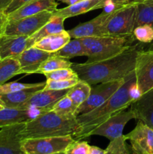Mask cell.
Listing matches in <instances>:
<instances>
[{
    "mask_svg": "<svg viewBox=\"0 0 153 154\" xmlns=\"http://www.w3.org/2000/svg\"><path fill=\"white\" fill-rule=\"evenodd\" d=\"M133 119H135V114L131 109L120 111L97 126L90 133L89 137L92 135H100L108 138L110 141H112L123 135L124 126Z\"/></svg>",
    "mask_w": 153,
    "mask_h": 154,
    "instance_id": "9",
    "label": "cell"
},
{
    "mask_svg": "<svg viewBox=\"0 0 153 154\" xmlns=\"http://www.w3.org/2000/svg\"><path fill=\"white\" fill-rule=\"evenodd\" d=\"M25 125L26 122L0 129V154H26L22 150Z\"/></svg>",
    "mask_w": 153,
    "mask_h": 154,
    "instance_id": "10",
    "label": "cell"
},
{
    "mask_svg": "<svg viewBox=\"0 0 153 154\" xmlns=\"http://www.w3.org/2000/svg\"><path fill=\"white\" fill-rule=\"evenodd\" d=\"M91 85L88 83L82 80H79L74 87L69 89L67 96L71 99L74 105L77 108L88 99L91 92Z\"/></svg>",
    "mask_w": 153,
    "mask_h": 154,
    "instance_id": "26",
    "label": "cell"
},
{
    "mask_svg": "<svg viewBox=\"0 0 153 154\" xmlns=\"http://www.w3.org/2000/svg\"><path fill=\"white\" fill-rule=\"evenodd\" d=\"M134 71L138 90L142 95L153 87V50L140 51Z\"/></svg>",
    "mask_w": 153,
    "mask_h": 154,
    "instance_id": "12",
    "label": "cell"
},
{
    "mask_svg": "<svg viewBox=\"0 0 153 154\" xmlns=\"http://www.w3.org/2000/svg\"><path fill=\"white\" fill-rule=\"evenodd\" d=\"M55 54L67 60L75 57L87 56L86 50L80 38H74L73 40H70L63 48L56 52Z\"/></svg>",
    "mask_w": 153,
    "mask_h": 154,
    "instance_id": "25",
    "label": "cell"
},
{
    "mask_svg": "<svg viewBox=\"0 0 153 154\" xmlns=\"http://www.w3.org/2000/svg\"><path fill=\"white\" fill-rule=\"evenodd\" d=\"M17 75H20V65L17 59H0V85Z\"/></svg>",
    "mask_w": 153,
    "mask_h": 154,
    "instance_id": "24",
    "label": "cell"
},
{
    "mask_svg": "<svg viewBox=\"0 0 153 154\" xmlns=\"http://www.w3.org/2000/svg\"><path fill=\"white\" fill-rule=\"evenodd\" d=\"M34 110L4 108L0 110V129L9 125L25 123L35 117Z\"/></svg>",
    "mask_w": 153,
    "mask_h": 154,
    "instance_id": "20",
    "label": "cell"
},
{
    "mask_svg": "<svg viewBox=\"0 0 153 154\" xmlns=\"http://www.w3.org/2000/svg\"><path fill=\"white\" fill-rule=\"evenodd\" d=\"M54 54L34 46L28 48L16 58L20 65V74L37 73L40 65Z\"/></svg>",
    "mask_w": 153,
    "mask_h": 154,
    "instance_id": "16",
    "label": "cell"
},
{
    "mask_svg": "<svg viewBox=\"0 0 153 154\" xmlns=\"http://www.w3.org/2000/svg\"><path fill=\"white\" fill-rule=\"evenodd\" d=\"M136 5H131L113 9L106 26L108 35L115 36L133 35L136 20Z\"/></svg>",
    "mask_w": 153,
    "mask_h": 154,
    "instance_id": "6",
    "label": "cell"
},
{
    "mask_svg": "<svg viewBox=\"0 0 153 154\" xmlns=\"http://www.w3.org/2000/svg\"><path fill=\"white\" fill-rule=\"evenodd\" d=\"M11 2L12 0H0V11H5Z\"/></svg>",
    "mask_w": 153,
    "mask_h": 154,
    "instance_id": "40",
    "label": "cell"
},
{
    "mask_svg": "<svg viewBox=\"0 0 153 154\" xmlns=\"http://www.w3.org/2000/svg\"><path fill=\"white\" fill-rule=\"evenodd\" d=\"M124 81V78L95 84L96 86L91 88L88 99L76 108L75 112L76 117L90 112L100 106L122 85Z\"/></svg>",
    "mask_w": 153,
    "mask_h": 154,
    "instance_id": "7",
    "label": "cell"
},
{
    "mask_svg": "<svg viewBox=\"0 0 153 154\" xmlns=\"http://www.w3.org/2000/svg\"><path fill=\"white\" fill-rule=\"evenodd\" d=\"M58 1L62 2L63 3H65L68 5H74L75 3L82 1V0H58Z\"/></svg>",
    "mask_w": 153,
    "mask_h": 154,
    "instance_id": "41",
    "label": "cell"
},
{
    "mask_svg": "<svg viewBox=\"0 0 153 154\" xmlns=\"http://www.w3.org/2000/svg\"><path fill=\"white\" fill-rule=\"evenodd\" d=\"M76 110V107L74 105L71 99L66 94L56 102L50 111L61 116H65V117L75 116L76 117L75 115Z\"/></svg>",
    "mask_w": 153,
    "mask_h": 154,
    "instance_id": "29",
    "label": "cell"
},
{
    "mask_svg": "<svg viewBox=\"0 0 153 154\" xmlns=\"http://www.w3.org/2000/svg\"><path fill=\"white\" fill-rule=\"evenodd\" d=\"M32 46L29 36L0 35V59H16L23 51Z\"/></svg>",
    "mask_w": 153,
    "mask_h": 154,
    "instance_id": "15",
    "label": "cell"
},
{
    "mask_svg": "<svg viewBox=\"0 0 153 154\" xmlns=\"http://www.w3.org/2000/svg\"><path fill=\"white\" fill-rule=\"evenodd\" d=\"M138 45H132L118 55L91 63H73L71 69L80 80L95 85L100 83L122 79L134 71L138 54Z\"/></svg>",
    "mask_w": 153,
    "mask_h": 154,
    "instance_id": "2",
    "label": "cell"
},
{
    "mask_svg": "<svg viewBox=\"0 0 153 154\" xmlns=\"http://www.w3.org/2000/svg\"><path fill=\"white\" fill-rule=\"evenodd\" d=\"M124 137L130 141L134 154H153V129L142 122L139 120L136 127Z\"/></svg>",
    "mask_w": 153,
    "mask_h": 154,
    "instance_id": "14",
    "label": "cell"
},
{
    "mask_svg": "<svg viewBox=\"0 0 153 154\" xmlns=\"http://www.w3.org/2000/svg\"><path fill=\"white\" fill-rule=\"evenodd\" d=\"M58 5L56 0H32L20 7L14 11L8 14V20H19L46 11L53 12L57 9Z\"/></svg>",
    "mask_w": 153,
    "mask_h": 154,
    "instance_id": "17",
    "label": "cell"
},
{
    "mask_svg": "<svg viewBox=\"0 0 153 154\" xmlns=\"http://www.w3.org/2000/svg\"><path fill=\"white\" fill-rule=\"evenodd\" d=\"M46 81L41 82L40 85L31 88L24 89L14 93H8L5 95H1L0 99L5 105V108H18L22 104L26 102L31 96H32L36 92L41 90L44 88Z\"/></svg>",
    "mask_w": 153,
    "mask_h": 154,
    "instance_id": "21",
    "label": "cell"
},
{
    "mask_svg": "<svg viewBox=\"0 0 153 154\" xmlns=\"http://www.w3.org/2000/svg\"><path fill=\"white\" fill-rule=\"evenodd\" d=\"M64 20L65 19L62 17L52 15V17L50 19V20L45 25H44L38 31L36 32L34 34H33L32 35L29 37L30 41L33 44V45H34V43L40 41L43 38L46 37L50 35L60 32L64 30Z\"/></svg>",
    "mask_w": 153,
    "mask_h": 154,
    "instance_id": "23",
    "label": "cell"
},
{
    "mask_svg": "<svg viewBox=\"0 0 153 154\" xmlns=\"http://www.w3.org/2000/svg\"><path fill=\"white\" fill-rule=\"evenodd\" d=\"M70 40L68 31L63 30L60 32L50 35L43 38L33 45L35 48L47 51L50 53H56L64 46Z\"/></svg>",
    "mask_w": 153,
    "mask_h": 154,
    "instance_id": "22",
    "label": "cell"
},
{
    "mask_svg": "<svg viewBox=\"0 0 153 154\" xmlns=\"http://www.w3.org/2000/svg\"><path fill=\"white\" fill-rule=\"evenodd\" d=\"M88 154H105V150L99 148L95 146H90Z\"/></svg>",
    "mask_w": 153,
    "mask_h": 154,
    "instance_id": "39",
    "label": "cell"
},
{
    "mask_svg": "<svg viewBox=\"0 0 153 154\" xmlns=\"http://www.w3.org/2000/svg\"><path fill=\"white\" fill-rule=\"evenodd\" d=\"M143 0H107V5L105 8L110 7L108 11L113 10V9L119 8L127 5H136L138 3L142 2Z\"/></svg>",
    "mask_w": 153,
    "mask_h": 154,
    "instance_id": "36",
    "label": "cell"
},
{
    "mask_svg": "<svg viewBox=\"0 0 153 154\" xmlns=\"http://www.w3.org/2000/svg\"><path fill=\"white\" fill-rule=\"evenodd\" d=\"M80 131L81 127L75 116L65 117L49 111L26 122L22 136L24 140L66 135L74 138Z\"/></svg>",
    "mask_w": 153,
    "mask_h": 154,
    "instance_id": "3",
    "label": "cell"
},
{
    "mask_svg": "<svg viewBox=\"0 0 153 154\" xmlns=\"http://www.w3.org/2000/svg\"><path fill=\"white\" fill-rule=\"evenodd\" d=\"M144 1H146V0H143V2H144Z\"/></svg>",
    "mask_w": 153,
    "mask_h": 154,
    "instance_id": "45",
    "label": "cell"
},
{
    "mask_svg": "<svg viewBox=\"0 0 153 154\" xmlns=\"http://www.w3.org/2000/svg\"><path fill=\"white\" fill-rule=\"evenodd\" d=\"M136 84L135 71L124 78L122 85L104 104L90 112L76 116L81 131L74 140H82L89 137L90 133L97 126L116 113L125 110L140 96Z\"/></svg>",
    "mask_w": 153,
    "mask_h": 154,
    "instance_id": "1",
    "label": "cell"
},
{
    "mask_svg": "<svg viewBox=\"0 0 153 154\" xmlns=\"http://www.w3.org/2000/svg\"><path fill=\"white\" fill-rule=\"evenodd\" d=\"M40 83H33V84L18 82L4 83V84L0 85V96L1 95H5L8 94V93H14V92L24 90V89L37 87V86L40 85Z\"/></svg>",
    "mask_w": 153,
    "mask_h": 154,
    "instance_id": "32",
    "label": "cell"
},
{
    "mask_svg": "<svg viewBox=\"0 0 153 154\" xmlns=\"http://www.w3.org/2000/svg\"><path fill=\"white\" fill-rule=\"evenodd\" d=\"M53 12L43 11L32 16L15 20H8L4 34L10 35L31 36L50 20Z\"/></svg>",
    "mask_w": 153,
    "mask_h": 154,
    "instance_id": "8",
    "label": "cell"
},
{
    "mask_svg": "<svg viewBox=\"0 0 153 154\" xmlns=\"http://www.w3.org/2000/svg\"><path fill=\"white\" fill-rule=\"evenodd\" d=\"M46 79L60 81V80H70L78 79V75L71 68L67 69H61L52 72H46L43 74Z\"/></svg>",
    "mask_w": 153,
    "mask_h": 154,
    "instance_id": "31",
    "label": "cell"
},
{
    "mask_svg": "<svg viewBox=\"0 0 153 154\" xmlns=\"http://www.w3.org/2000/svg\"><path fill=\"white\" fill-rule=\"evenodd\" d=\"M53 154H64V152H61V153H53Z\"/></svg>",
    "mask_w": 153,
    "mask_h": 154,
    "instance_id": "43",
    "label": "cell"
},
{
    "mask_svg": "<svg viewBox=\"0 0 153 154\" xmlns=\"http://www.w3.org/2000/svg\"><path fill=\"white\" fill-rule=\"evenodd\" d=\"M90 145L86 141L75 140L64 150V154H88Z\"/></svg>",
    "mask_w": 153,
    "mask_h": 154,
    "instance_id": "35",
    "label": "cell"
},
{
    "mask_svg": "<svg viewBox=\"0 0 153 154\" xmlns=\"http://www.w3.org/2000/svg\"><path fill=\"white\" fill-rule=\"evenodd\" d=\"M75 140L70 135L28 138L22 141V150L26 154H53L64 152Z\"/></svg>",
    "mask_w": 153,
    "mask_h": 154,
    "instance_id": "5",
    "label": "cell"
},
{
    "mask_svg": "<svg viewBox=\"0 0 153 154\" xmlns=\"http://www.w3.org/2000/svg\"><path fill=\"white\" fill-rule=\"evenodd\" d=\"M86 50V63L101 61L121 54L132 46L135 38L133 35L125 36L104 35L80 38Z\"/></svg>",
    "mask_w": 153,
    "mask_h": 154,
    "instance_id": "4",
    "label": "cell"
},
{
    "mask_svg": "<svg viewBox=\"0 0 153 154\" xmlns=\"http://www.w3.org/2000/svg\"><path fill=\"white\" fill-rule=\"evenodd\" d=\"M32 1V0H12L11 3L10 4V5L8 6L6 11H4L5 14H9L11 12L14 11L15 10L19 8L20 7H21L22 5H23L26 3L28 2Z\"/></svg>",
    "mask_w": 153,
    "mask_h": 154,
    "instance_id": "37",
    "label": "cell"
},
{
    "mask_svg": "<svg viewBox=\"0 0 153 154\" xmlns=\"http://www.w3.org/2000/svg\"><path fill=\"white\" fill-rule=\"evenodd\" d=\"M136 20L134 28L141 25L153 27V2L144 1L136 5Z\"/></svg>",
    "mask_w": 153,
    "mask_h": 154,
    "instance_id": "27",
    "label": "cell"
},
{
    "mask_svg": "<svg viewBox=\"0 0 153 154\" xmlns=\"http://www.w3.org/2000/svg\"><path fill=\"white\" fill-rule=\"evenodd\" d=\"M130 106L135 114V119H138L153 129V87L141 95Z\"/></svg>",
    "mask_w": 153,
    "mask_h": 154,
    "instance_id": "18",
    "label": "cell"
},
{
    "mask_svg": "<svg viewBox=\"0 0 153 154\" xmlns=\"http://www.w3.org/2000/svg\"><path fill=\"white\" fill-rule=\"evenodd\" d=\"M73 63H70L67 59L62 58L56 55L55 54L45 60L40 66L39 67L37 73L44 74L46 72H52V71L58 70L61 69H67V68H71Z\"/></svg>",
    "mask_w": 153,
    "mask_h": 154,
    "instance_id": "28",
    "label": "cell"
},
{
    "mask_svg": "<svg viewBox=\"0 0 153 154\" xmlns=\"http://www.w3.org/2000/svg\"><path fill=\"white\" fill-rule=\"evenodd\" d=\"M107 5V0H82L74 5H68L63 8H57L52 15L67 18L73 17L93 10L104 8Z\"/></svg>",
    "mask_w": 153,
    "mask_h": 154,
    "instance_id": "19",
    "label": "cell"
},
{
    "mask_svg": "<svg viewBox=\"0 0 153 154\" xmlns=\"http://www.w3.org/2000/svg\"><path fill=\"white\" fill-rule=\"evenodd\" d=\"M8 21V20L7 14H5L4 12L0 11V35L4 34V29Z\"/></svg>",
    "mask_w": 153,
    "mask_h": 154,
    "instance_id": "38",
    "label": "cell"
},
{
    "mask_svg": "<svg viewBox=\"0 0 153 154\" xmlns=\"http://www.w3.org/2000/svg\"><path fill=\"white\" fill-rule=\"evenodd\" d=\"M5 108V105H4V103L3 102V101L0 99V110L3 109V108Z\"/></svg>",
    "mask_w": 153,
    "mask_h": 154,
    "instance_id": "42",
    "label": "cell"
},
{
    "mask_svg": "<svg viewBox=\"0 0 153 154\" xmlns=\"http://www.w3.org/2000/svg\"><path fill=\"white\" fill-rule=\"evenodd\" d=\"M68 90H45L36 92L28 100L20 105L17 109L34 110L39 113L50 111L56 102L65 96Z\"/></svg>",
    "mask_w": 153,
    "mask_h": 154,
    "instance_id": "13",
    "label": "cell"
},
{
    "mask_svg": "<svg viewBox=\"0 0 153 154\" xmlns=\"http://www.w3.org/2000/svg\"><path fill=\"white\" fill-rule=\"evenodd\" d=\"M125 141L124 135L110 141V143L105 150V154H129Z\"/></svg>",
    "mask_w": 153,
    "mask_h": 154,
    "instance_id": "33",
    "label": "cell"
},
{
    "mask_svg": "<svg viewBox=\"0 0 153 154\" xmlns=\"http://www.w3.org/2000/svg\"><path fill=\"white\" fill-rule=\"evenodd\" d=\"M112 10L104 11L100 14L94 19L76 26L68 31L72 38H80L85 37H98V36L109 35L106 29Z\"/></svg>",
    "mask_w": 153,
    "mask_h": 154,
    "instance_id": "11",
    "label": "cell"
},
{
    "mask_svg": "<svg viewBox=\"0 0 153 154\" xmlns=\"http://www.w3.org/2000/svg\"><path fill=\"white\" fill-rule=\"evenodd\" d=\"M146 1H150V2H153V0H146Z\"/></svg>",
    "mask_w": 153,
    "mask_h": 154,
    "instance_id": "44",
    "label": "cell"
},
{
    "mask_svg": "<svg viewBox=\"0 0 153 154\" xmlns=\"http://www.w3.org/2000/svg\"><path fill=\"white\" fill-rule=\"evenodd\" d=\"M78 79H70V80H60V81H55V80L46 79L45 90H68L75 85L79 81Z\"/></svg>",
    "mask_w": 153,
    "mask_h": 154,
    "instance_id": "34",
    "label": "cell"
},
{
    "mask_svg": "<svg viewBox=\"0 0 153 154\" xmlns=\"http://www.w3.org/2000/svg\"><path fill=\"white\" fill-rule=\"evenodd\" d=\"M133 36L140 43H151L153 42V27L149 25L138 26L134 29Z\"/></svg>",
    "mask_w": 153,
    "mask_h": 154,
    "instance_id": "30",
    "label": "cell"
}]
</instances>
